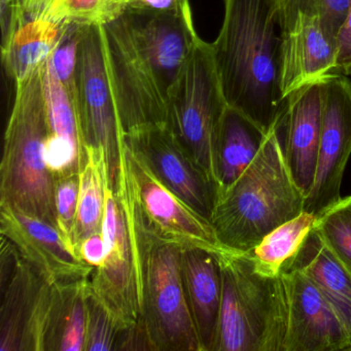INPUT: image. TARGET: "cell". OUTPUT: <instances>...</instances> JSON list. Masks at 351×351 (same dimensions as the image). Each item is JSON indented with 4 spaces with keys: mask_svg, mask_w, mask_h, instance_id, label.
<instances>
[{
    "mask_svg": "<svg viewBox=\"0 0 351 351\" xmlns=\"http://www.w3.org/2000/svg\"><path fill=\"white\" fill-rule=\"evenodd\" d=\"M211 46L228 106L266 134L276 129L289 101L280 88L277 0H225L223 25Z\"/></svg>",
    "mask_w": 351,
    "mask_h": 351,
    "instance_id": "obj_1",
    "label": "cell"
},
{
    "mask_svg": "<svg viewBox=\"0 0 351 351\" xmlns=\"http://www.w3.org/2000/svg\"><path fill=\"white\" fill-rule=\"evenodd\" d=\"M304 202L274 129L247 169L219 197L210 223L226 248L250 252L273 230L303 213Z\"/></svg>",
    "mask_w": 351,
    "mask_h": 351,
    "instance_id": "obj_2",
    "label": "cell"
},
{
    "mask_svg": "<svg viewBox=\"0 0 351 351\" xmlns=\"http://www.w3.org/2000/svg\"><path fill=\"white\" fill-rule=\"evenodd\" d=\"M43 67L15 83L0 166V204L15 207L58 228L56 180L44 161L49 130Z\"/></svg>",
    "mask_w": 351,
    "mask_h": 351,
    "instance_id": "obj_3",
    "label": "cell"
},
{
    "mask_svg": "<svg viewBox=\"0 0 351 351\" xmlns=\"http://www.w3.org/2000/svg\"><path fill=\"white\" fill-rule=\"evenodd\" d=\"M223 295L215 351H283L289 299L282 273L265 272L248 252L219 256Z\"/></svg>",
    "mask_w": 351,
    "mask_h": 351,
    "instance_id": "obj_4",
    "label": "cell"
},
{
    "mask_svg": "<svg viewBox=\"0 0 351 351\" xmlns=\"http://www.w3.org/2000/svg\"><path fill=\"white\" fill-rule=\"evenodd\" d=\"M102 235L106 258L89 279L92 293L119 328L136 324L143 314L147 233L122 166L116 191L106 190Z\"/></svg>",
    "mask_w": 351,
    "mask_h": 351,
    "instance_id": "obj_5",
    "label": "cell"
},
{
    "mask_svg": "<svg viewBox=\"0 0 351 351\" xmlns=\"http://www.w3.org/2000/svg\"><path fill=\"white\" fill-rule=\"evenodd\" d=\"M227 108L213 46L198 36L168 93L165 126L198 167L215 182V147Z\"/></svg>",
    "mask_w": 351,
    "mask_h": 351,
    "instance_id": "obj_6",
    "label": "cell"
},
{
    "mask_svg": "<svg viewBox=\"0 0 351 351\" xmlns=\"http://www.w3.org/2000/svg\"><path fill=\"white\" fill-rule=\"evenodd\" d=\"M102 36L123 137L165 126L167 96L137 40L128 13L102 25Z\"/></svg>",
    "mask_w": 351,
    "mask_h": 351,
    "instance_id": "obj_7",
    "label": "cell"
},
{
    "mask_svg": "<svg viewBox=\"0 0 351 351\" xmlns=\"http://www.w3.org/2000/svg\"><path fill=\"white\" fill-rule=\"evenodd\" d=\"M180 250L147 236L143 317L156 351H202L184 291Z\"/></svg>",
    "mask_w": 351,
    "mask_h": 351,
    "instance_id": "obj_8",
    "label": "cell"
},
{
    "mask_svg": "<svg viewBox=\"0 0 351 351\" xmlns=\"http://www.w3.org/2000/svg\"><path fill=\"white\" fill-rule=\"evenodd\" d=\"M77 108L88 147L104 149L108 184L116 191L123 165V137L110 86L101 25H86L79 47Z\"/></svg>",
    "mask_w": 351,
    "mask_h": 351,
    "instance_id": "obj_9",
    "label": "cell"
},
{
    "mask_svg": "<svg viewBox=\"0 0 351 351\" xmlns=\"http://www.w3.org/2000/svg\"><path fill=\"white\" fill-rule=\"evenodd\" d=\"M123 163L145 229L158 241L180 248H200L217 256L229 254L210 221L186 204L123 143Z\"/></svg>",
    "mask_w": 351,
    "mask_h": 351,
    "instance_id": "obj_10",
    "label": "cell"
},
{
    "mask_svg": "<svg viewBox=\"0 0 351 351\" xmlns=\"http://www.w3.org/2000/svg\"><path fill=\"white\" fill-rule=\"evenodd\" d=\"M322 135L317 167L304 211L317 219L334 207L351 156V82L346 75H328L319 80Z\"/></svg>",
    "mask_w": 351,
    "mask_h": 351,
    "instance_id": "obj_11",
    "label": "cell"
},
{
    "mask_svg": "<svg viewBox=\"0 0 351 351\" xmlns=\"http://www.w3.org/2000/svg\"><path fill=\"white\" fill-rule=\"evenodd\" d=\"M124 139L164 184L211 221L219 186L193 161L166 126L151 127Z\"/></svg>",
    "mask_w": 351,
    "mask_h": 351,
    "instance_id": "obj_12",
    "label": "cell"
},
{
    "mask_svg": "<svg viewBox=\"0 0 351 351\" xmlns=\"http://www.w3.org/2000/svg\"><path fill=\"white\" fill-rule=\"evenodd\" d=\"M0 232L49 282L88 279L95 269L75 254L58 228L15 207L0 204Z\"/></svg>",
    "mask_w": 351,
    "mask_h": 351,
    "instance_id": "obj_13",
    "label": "cell"
},
{
    "mask_svg": "<svg viewBox=\"0 0 351 351\" xmlns=\"http://www.w3.org/2000/svg\"><path fill=\"white\" fill-rule=\"evenodd\" d=\"M282 276L289 299L283 351H350L348 334L318 285L300 269Z\"/></svg>",
    "mask_w": 351,
    "mask_h": 351,
    "instance_id": "obj_14",
    "label": "cell"
},
{
    "mask_svg": "<svg viewBox=\"0 0 351 351\" xmlns=\"http://www.w3.org/2000/svg\"><path fill=\"white\" fill-rule=\"evenodd\" d=\"M52 287L20 254L11 277L1 285L0 351H40Z\"/></svg>",
    "mask_w": 351,
    "mask_h": 351,
    "instance_id": "obj_15",
    "label": "cell"
},
{
    "mask_svg": "<svg viewBox=\"0 0 351 351\" xmlns=\"http://www.w3.org/2000/svg\"><path fill=\"white\" fill-rule=\"evenodd\" d=\"M336 36L318 17L300 15L281 30L280 88L283 98L335 73Z\"/></svg>",
    "mask_w": 351,
    "mask_h": 351,
    "instance_id": "obj_16",
    "label": "cell"
},
{
    "mask_svg": "<svg viewBox=\"0 0 351 351\" xmlns=\"http://www.w3.org/2000/svg\"><path fill=\"white\" fill-rule=\"evenodd\" d=\"M276 130L291 178L306 198L315 178L322 135L319 80L289 96Z\"/></svg>",
    "mask_w": 351,
    "mask_h": 351,
    "instance_id": "obj_17",
    "label": "cell"
},
{
    "mask_svg": "<svg viewBox=\"0 0 351 351\" xmlns=\"http://www.w3.org/2000/svg\"><path fill=\"white\" fill-rule=\"evenodd\" d=\"M126 12L137 40L167 96L198 38L190 3L176 13L145 15Z\"/></svg>",
    "mask_w": 351,
    "mask_h": 351,
    "instance_id": "obj_18",
    "label": "cell"
},
{
    "mask_svg": "<svg viewBox=\"0 0 351 351\" xmlns=\"http://www.w3.org/2000/svg\"><path fill=\"white\" fill-rule=\"evenodd\" d=\"M180 266L201 349L215 351L223 295L219 256L200 248H182Z\"/></svg>",
    "mask_w": 351,
    "mask_h": 351,
    "instance_id": "obj_19",
    "label": "cell"
},
{
    "mask_svg": "<svg viewBox=\"0 0 351 351\" xmlns=\"http://www.w3.org/2000/svg\"><path fill=\"white\" fill-rule=\"evenodd\" d=\"M293 269L303 271L322 289L342 322L351 344V272L315 228L285 271Z\"/></svg>",
    "mask_w": 351,
    "mask_h": 351,
    "instance_id": "obj_20",
    "label": "cell"
},
{
    "mask_svg": "<svg viewBox=\"0 0 351 351\" xmlns=\"http://www.w3.org/2000/svg\"><path fill=\"white\" fill-rule=\"evenodd\" d=\"M89 279L53 283L40 351H85Z\"/></svg>",
    "mask_w": 351,
    "mask_h": 351,
    "instance_id": "obj_21",
    "label": "cell"
},
{
    "mask_svg": "<svg viewBox=\"0 0 351 351\" xmlns=\"http://www.w3.org/2000/svg\"><path fill=\"white\" fill-rule=\"evenodd\" d=\"M267 135L247 117L228 106L221 119L215 147V178L219 197L256 159Z\"/></svg>",
    "mask_w": 351,
    "mask_h": 351,
    "instance_id": "obj_22",
    "label": "cell"
},
{
    "mask_svg": "<svg viewBox=\"0 0 351 351\" xmlns=\"http://www.w3.org/2000/svg\"><path fill=\"white\" fill-rule=\"evenodd\" d=\"M67 24L49 19L27 20L3 44V62L15 83L44 65L60 43Z\"/></svg>",
    "mask_w": 351,
    "mask_h": 351,
    "instance_id": "obj_23",
    "label": "cell"
},
{
    "mask_svg": "<svg viewBox=\"0 0 351 351\" xmlns=\"http://www.w3.org/2000/svg\"><path fill=\"white\" fill-rule=\"evenodd\" d=\"M88 162L80 173L79 205L73 231V248L80 256L82 242L101 233L108 184L104 149L88 147Z\"/></svg>",
    "mask_w": 351,
    "mask_h": 351,
    "instance_id": "obj_24",
    "label": "cell"
},
{
    "mask_svg": "<svg viewBox=\"0 0 351 351\" xmlns=\"http://www.w3.org/2000/svg\"><path fill=\"white\" fill-rule=\"evenodd\" d=\"M316 221L315 215L303 211L270 232L248 254L265 272L280 274L297 256Z\"/></svg>",
    "mask_w": 351,
    "mask_h": 351,
    "instance_id": "obj_25",
    "label": "cell"
},
{
    "mask_svg": "<svg viewBox=\"0 0 351 351\" xmlns=\"http://www.w3.org/2000/svg\"><path fill=\"white\" fill-rule=\"evenodd\" d=\"M49 59L43 67L49 135L69 141L88 159V147L80 122L77 99L69 95L53 71Z\"/></svg>",
    "mask_w": 351,
    "mask_h": 351,
    "instance_id": "obj_26",
    "label": "cell"
},
{
    "mask_svg": "<svg viewBox=\"0 0 351 351\" xmlns=\"http://www.w3.org/2000/svg\"><path fill=\"white\" fill-rule=\"evenodd\" d=\"M281 30L298 16L318 17L330 34L337 38L346 19L350 0H277Z\"/></svg>",
    "mask_w": 351,
    "mask_h": 351,
    "instance_id": "obj_27",
    "label": "cell"
},
{
    "mask_svg": "<svg viewBox=\"0 0 351 351\" xmlns=\"http://www.w3.org/2000/svg\"><path fill=\"white\" fill-rule=\"evenodd\" d=\"M314 228L351 272V195L317 219Z\"/></svg>",
    "mask_w": 351,
    "mask_h": 351,
    "instance_id": "obj_28",
    "label": "cell"
},
{
    "mask_svg": "<svg viewBox=\"0 0 351 351\" xmlns=\"http://www.w3.org/2000/svg\"><path fill=\"white\" fill-rule=\"evenodd\" d=\"M120 328L101 302L90 289L87 293V332L85 351L116 350Z\"/></svg>",
    "mask_w": 351,
    "mask_h": 351,
    "instance_id": "obj_29",
    "label": "cell"
},
{
    "mask_svg": "<svg viewBox=\"0 0 351 351\" xmlns=\"http://www.w3.org/2000/svg\"><path fill=\"white\" fill-rule=\"evenodd\" d=\"M81 24H67L62 38L54 53L51 55L50 63L57 77L66 88L69 95L77 99V69L80 43L84 27Z\"/></svg>",
    "mask_w": 351,
    "mask_h": 351,
    "instance_id": "obj_30",
    "label": "cell"
},
{
    "mask_svg": "<svg viewBox=\"0 0 351 351\" xmlns=\"http://www.w3.org/2000/svg\"><path fill=\"white\" fill-rule=\"evenodd\" d=\"M49 20L58 23L102 26L114 18L106 0H60Z\"/></svg>",
    "mask_w": 351,
    "mask_h": 351,
    "instance_id": "obj_31",
    "label": "cell"
},
{
    "mask_svg": "<svg viewBox=\"0 0 351 351\" xmlns=\"http://www.w3.org/2000/svg\"><path fill=\"white\" fill-rule=\"evenodd\" d=\"M80 174L58 178L55 184V208L58 229L73 250V231L79 205Z\"/></svg>",
    "mask_w": 351,
    "mask_h": 351,
    "instance_id": "obj_32",
    "label": "cell"
},
{
    "mask_svg": "<svg viewBox=\"0 0 351 351\" xmlns=\"http://www.w3.org/2000/svg\"><path fill=\"white\" fill-rule=\"evenodd\" d=\"M116 350H155L143 317L119 332Z\"/></svg>",
    "mask_w": 351,
    "mask_h": 351,
    "instance_id": "obj_33",
    "label": "cell"
},
{
    "mask_svg": "<svg viewBox=\"0 0 351 351\" xmlns=\"http://www.w3.org/2000/svg\"><path fill=\"white\" fill-rule=\"evenodd\" d=\"M337 59L334 75H351V0L344 23L337 34Z\"/></svg>",
    "mask_w": 351,
    "mask_h": 351,
    "instance_id": "obj_34",
    "label": "cell"
},
{
    "mask_svg": "<svg viewBox=\"0 0 351 351\" xmlns=\"http://www.w3.org/2000/svg\"><path fill=\"white\" fill-rule=\"evenodd\" d=\"M189 0H128L126 11L145 15L176 13L180 11Z\"/></svg>",
    "mask_w": 351,
    "mask_h": 351,
    "instance_id": "obj_35",
    "label": "cell"
},
{
    "mask_svg": "<svg viewBox=\"0 0 351 351\" xmlns=\"http://www.w3.org/2000/svg\"><path fill=\"white\" fill-rule=\"evenodd\" d=\"M80 256L94 268L102 266L106 258V244L101 233L90 236L82 242Z\"/></svg>",
    "mask_w": 351,
    "mask_h": 351,
    "instance_id": "obj_36",
    "label": "cell"
},
{
    "mask_svg": "<svg viewBox=\"0 0 351 351\" xmlns=\"http://www.w3.org/2000/svg\"><path fill=\"white\" fill-rule=\"evenodd\" d=\"M60 0H24L28 20L49 19Z\"/></svg>",
    "mask_w": 351,
    "mask_h": 351,
    "instance_id": "obj_37",
    "label": "cell"
}]
</instances>
